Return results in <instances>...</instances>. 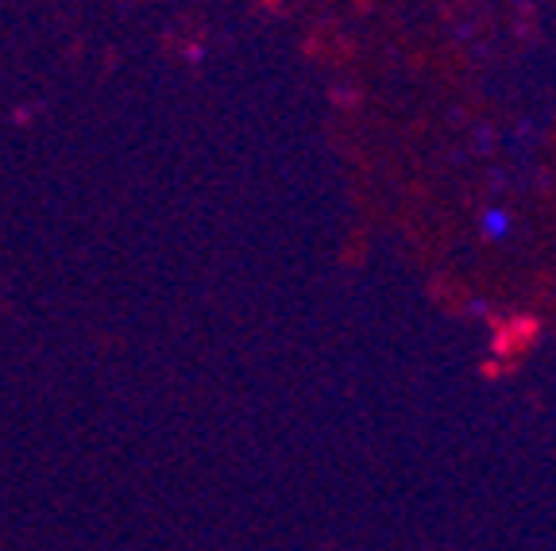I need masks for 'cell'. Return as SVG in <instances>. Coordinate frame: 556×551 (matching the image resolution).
I'll return each instance as SVG.
<instances>
[{"mask_svg": "<svg viewBox=\"0 0 556 551\" xmlns=\"http://www.w3.org/2000/svg\"><path fill=\"white\" fill-rule=\"evenodd\" d=\"M483 232L491 235V240H506V232H510V216H506L503 208H491V213L483 216Z\"/></svg>", "mask_w": 556, "mask_h": 551, "instance_id": "6da1fadb", "label": "cell"}]
</instances>
